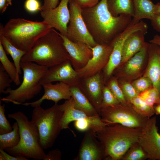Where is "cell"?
<instances>
[{"mask_svg": "<svg viewBox=\"0 0 160 160\" xmlns=\"http://www.w3.org/2000/svg\"><path fill=\"white\" fill-rule=\"evenodd\" d=\"M107 86L120 103L128 102L116 78H113L110 79L108 81Z\"/></svg>", "mask_w": 160, "mask_h": 160, "instance_id": "33", "label": "cell"}, {"mask_svg": "<svg viewBox=\"0 0 160 160\" xmlns=\"http://www.w3.org/2000/svg\"><path fill=\"white\" fill-rule=\"evenodd\" d=\"M148 29L136 31L131 34L124 44L121 64L126 63L140 51L146 43L145 36Z\"/></svg>", "mask_w": 160, "mask_h": 160, "instance_id": "20", "label": "cell"}, {"mask_svg": "<svg viewBox=\"0 0 160 160\" xmlns=\"http://www.w3.org/2000/svg\"><path fill=\"white\" fill-rule=\"evenodd\" d=\"M158 51L159 54V62L160 63V48L158 49Z\"/></svg>", "mask_w": 160, "mask_h": 160, "instance_id": "50", "label": "cell"}, {"mask_svg": "<svg viewBox=\"0 0 160 160\" xmlns=\"http://www.w3.org/2000/svg\"><path fill=\"white\" fill-rule=\"evenodd\" d=\"M158 49L151 50L149 63L144 76L151 80L153 87L160 92V63Z\"/></svg>", "mask_w": 160, "mask_h": 160, "instance_id": "22", "label": "cell"}, {"mask_svg": "<svg viewBox=\"0 0 160 160\" xmlns=\"http://www.w3.org/2000/svg\"><path fill=\"white\" fill-rule=\"evenodd\" d=\"M71 97L75 108L90 116H100L96 109L82 92L77 85L71 86Z\"/></svg>", "mask_w": 160, "mask_h": 160, "instance_id": "23", "label": "cell"}, {"mask_svg": "<svg viewBox=\"0 0 160 160\" xmlns=\"http://www.w3.org/2000/svg\"><path fill=\"white\" fill-rule=\"evenodd\" d=\"M22 156H15L11 155L3 150L0 149V160H28Z\"/></svg>", "mask_w": 160, "mask_h": 160, "instance_id": "41", "label": "cell"}, {"mask_svg": "<svg viewBox=\"0 0 160 160\" xmlns=\"http://www.w3.org/2000/svg\"><path fill=\"white\" fill-rule=\"evenodd\" d=\"M59 106L63 112L60 122L62 129L69 128V124L72 121L81 119L88 120L95 126L103 127L108 125L102 121L100 116H90L76 108L72 97L59 105Z\"/></svg>", "mask_w": 160, "mask_h": 160, "instance_id": "18", "label": "cell"}, {"mask_svg": "<svg viewBox=\"0 0 160 160\" xmlns=\"http://www.w3.org/2000/svg\"><path fill=\"white\" fill-rule=\"evenodd\" d=\"M60 0H44V3L41 7V11L53 9L59 4Z\"/></svg>", "mask_w": 160, "mask_h": 160, "instance_id": "43", "label": "cell"}, {"mask_svg": "<svg viewBox=\"0 0 160 160\" xmlns=\"http://www.w3.org/2000/svg\"><path fill=\"white\" fill-rule=\"evenodd\" d=\"M98 113L108 125L118 124L130 127L142 128L149 119L137 113L128 102L101 109Z\"/></svg>", "mask_w": 160, "mask_h": 160, "instance_id": "8", "label": "cell"}, {"mask_svg": "<svg viewBox=\"0 0 160 160\" xmlns=\"http://www.w3.org/2000/svg\"><path fill=\"white\" fill-rule=\"evenodd\" d=\"M119 103V102L108 86H104L103 90L102 100L100 110L108 107L115 105Z\"/></svg>", "mask_w": 160, "mask_h": 160, "instance_id": "32", "label": "cell"}, {"mask_svg": "<svg viewBox=\"0 0 160 160\" xmlns=\"http://www.w3.org/2000/svg\"><path fill=\"white\" fill-rule=\"evenodd\" d=\"M105 159L104 148L92 129L85 132L76 156L73 160Z\"/></svg>", "mask_w": 160, "mask_h": 160, "instance_id": "15", "label": "cell"}, {"mask_svg": "<svg viewBox=\"0 0 160 160\" xmlns=\"http://www.w3.org/2000/svg\"><path fill=\"white\" fill-rule=\"evenodd\" d=\"M44 90L43 95L38 100L30 103H25L21 105L35 107L41 105L45 100H52L55 104L63 99L68 100L71 97L70 86L61 82L53 84L48 83L42 85Z\"/></svg>", "mask_w": 160, "mask_h": 160, "instance_id": "19", "label": "cell"}, {"mask_svg": "<svg viewBox=\"0 0 160 160\" xmlns=\"http://www.w3.org/2000/svg\"><path fill=\"white\" fill-rule=\"evenodd\" d=\"M137 143L145 153L147 159L160 160V134L156 117L149 119L141 128Z\"/></svg>", "mask_w": 160, "mask_h": 160, "instance_id": "11", "label": "cell"}, {"mask_svg": "<svg viewBox=\"0 0 160 160\" xmlns=\"http://www.w3.org/2000/svg\"><path fill=\"white\" fill-rule=\"evenodd\" d=\"M81 78L70 60L49 68L40 81L41 85L54 81L63 82L70 87L78 85Z\"/></svg>", "mask_w": 160, "mask_h": 160, "instance_id": "13", "label": "cell"}, {"mask_svg": "<svg viewBox=\"0 0 160 160\" xmlns=\"http://www.w3.org/2000/svg\"><path fill=\"white\" fill-rule=\"evenodd\" d=\"M154 110L155 113L157 115H160V104H158V105L155 107Z\"/></svg>", "mask_w": 160, "mask_h": 160, "instance_id": "47", "label": "cell"}, {"mask_svg": "<svg viewBox=\"0 0 160 160\" xmlns=\"http://www.w3.org/2000/svg\"><path fill=\"white\" fill-rule=\"evenodd\" d=\"M69 59L60 33L52 28L38 40L21 61L33 62L49 68Z\"/></svg>", "mask_w": 160, "mask_h": 160, "instance_id": "3", "label": "cell"}, {"mask_svg": "<svg viewBox=\"0 0 160 160\" xmlns=\"http://www.w3.org/2000/svg\"><path fill=\"white\" fill-rule=\"evenodd\" d=\"M149 42L151 43L154 44L160 47V36L156 35L153 39L150 40Z\"/></svg>", "mask_w": 160, "mask_h": 160, "instance_id": "46", "label": "cell"}, {"mask_svg": "<svg viewBox=\"0 0 160 160\" xmlns=\"http://www.w3.org/2000/svg\"><path fill=\"white\" fill-rule=\"evenodd\" d=\"M108 9L111 14L117 17L125 14L132 17L134 15L132 0H108Z\"/></svg>", "mask_w": 160, "mask_h": 160, "instance_id": "25", "label": "cell"}, {"mask_svg": "<svg viewBox=\"0 0 160 160\" xmlns=\"http://www.w3.org/2000/svg\"><path fill=\"white\" fill-rule=\"evenodd\" d=\"M8 3L9 5H12V0H6Z\"/></svg>", "mask_w": 160, "mask_h": 160, "instance_id": "49", "label": "cell"}, {"mask_svg": "<svg viewBox=\"0 0 160 160\" xmlns=\"http://www.w3.org/2000/svg\"><path fill=\"white\" fill-rule=\"evenodd\" d=\"M69 0H61L55 8L41 11L43 21L51 28L59 31L61 34L67 36V28L70 14L68 5Z\"/></svg>", "mask_w": 160, "mask_h": 160, "instance_id": "14", "label": "cell"}, {"mask_svg": "<svg viewBox=\"0 0 160 160\" xmlns=\"http://www.w3.org/2000/svg\"><path fill=\"white\" fill-rule=\"evenodd\" d=\"M147 24L140 20L134 24L131 21L129 25L113 40V48L108 62L104 68L103 75L104 83L111 76L116 69L120 64L124 44L128 37L137 31L148 29Z\"/></svg>", "mask_w": 160, "mask_h": 160, "instance_id": "10", "label": "cell"}, {"mask_svg": "<svg viewBox=\"0 0 160 160\" xmlns=\"http://www.w3.org/2000/svg\"><path fill=\"white\" fill-rule=\"evenodd\" d=\"M150 20L153 29L160 33V13H156Z\"/></svg>", "mask_w": 160, "mask_h": 160, "instance_id": "44", "label": "cell"}, {"mask_svg": "<svg viewBox=\"0 0 160 160\" xmlns=\"http://www.w3.org/2000/svg\"><path fill=\"white\" fill-rule=\"evenodd\" d=\"M134 15L132 19L134 24L143 19L151 20L157 13L156 5L151 0H132Z\"/></svg>", "mask_w": 160, "mask_h": 160, "instance_id": "21", "label": "cell"}, {"mask_svg": "<svg viewBox=\"0 0 160 160\" xmlns=\"http://www.w3.org/2000/svg\"><path fill=\"white\" fill-rule=\"evenodd\" d=\"M74 126L78 130L84 132L92 129L94 126L89 121L85 119H81L74 121Z\"/></svg>", "mask_w": 160, "mask_h": 160, "instance_id": "38", "label": "cell"}, {"mask_svg": "<svg viewBox=\"0 0 160 160\" xmlns=\"http://www.w3.org/2000/svg\"><path fill=\"white\" fill-rule=\"evenodd\" d=\"M132 84L139 94L149 89L152 85L151 80L144 76L134 81Z\"/></svg>", "mask_w": 160, "mask_h": 160, "instance_id": "35", "label": "cell"}, {"mask_svg": "<svg viewBox=\"0 0 160 160\" xmlns=\"http://www.w3.org/2000/svg\"><path fill=\"white\" fill-rule=\"evenodd\" d=\"M108 0H101L92 7L82 8L88 30L97 44L111 42L131 23L132 17L125 14L115 17L109 11Z\"/></svg>", "mask_w": 160, "mask_h": 160, "instance_id": "1", "label": "cell"}, {"mask_svg": "<svg viewBox=\"0 0 160 160\" xmlns=\"http://www.w3.org/2000/svg\"><path fill=\"white\" fill-rule=\"evenodd\" d=\"M6 53L0 42V61L5 71L12 81L16 85L20 84L19 75L14 64L11 62L7 56Z\"/></svg>", "mask_w": 160, "mask_h": 160, "instance_id": "28", "label": "cell"}, {"mask_svg": "<svg viewBox=\"0 0 160 160\" xmlns=\"http://www.w3.org/2000/svg\"><path fill=\"white\" fill-rule=\"evenodd\" d=\"M12 130L10 132L0 135V149L14 147L19 143L20 140L19 128L16 121L12 126Z\"/></svg>", "mask_w": 160, "mask_h": 160, "instance_id": "27", "label": "cell"}, {"mask_svg": "<svg viewBox=\"0 0 160 160\" xmlns=\"http://www.w3.org/2000/svg\"><path fill=\"white\" fill-rule=\"evenodd\" d=\"M113 45V40L108 44H97L93 47L89 46L92 51V57L85 66L76 71L81 79L91 77L104 69L108 62Z\"/></svg>", "mask_w": 160, "mask_h": 160, "instance_id": "12", "label": "cell"}, {"mask_svg": "<svg viewBox=\"0 0 160 160\" xmlns=\"http://www.w3.org/2000/svg\"><path fill=\"white\" fill-rule=\"evenodd\" d=\"M9 5L6 0H0V10L1 13L4 12Z\"/></svg>", "mask_w": 160, "mask_h": 160, "instance_id": "45", "label": "cell"}, {"mask_svg": "<svg viewBox=\"0 0 160 160\" xmlns=\"http://www.w3.org/2000/svg\"><path fill=\"white\" fill-rule=\"evenodd\" d=\"M105 149V159L119 160L137 143L141 128L130 127L118 124L96 127L92 129Z\"/></svg>", "mask_w": 160, "mask_h": 160, "instance_id": "2", "label": "cell"}, {"mask_svg": "<svg viewBox=\"0 0 160 160\" xmlns=\"http://www.w3.org/2000/svg\"><path fill=\"white\" fill-rule=\"evenodd\" d=\"M52 28L43 21L13 18L4 26L0 25V35L4 36L15 47L27 52Z\"/></svg>", "mask_w": 160, "mask_h": 160, "instance_id": "4", "label": "cell"}, {"mask_svg": "<svg viewBox=\"0 0 160 160\" xmlns=\"http://www.w3.org/2000/svg\"><path fill=\"white\" fill-rule=\"evenodd\" d=\"M8 117L17 122L20 140L15 147L4 150L15 156L43 160L46 154L40 145L39 134L36 125L29 121L27 116L21 111L9 113Z\"/></svg>", "mask_w": 160, "mask_h": 160, "instance_id": "5", "label": "cell"}, {"mask_svg": "<svg viewBox=\"0 0 160 160\" xmlns=\"http://www.w3.org/2000/svg\"><path fill=\"white\" fill-rule=\"evenodd\" d=\"M24 6L25 9L30 12L34 13L41 11V7L38 0H26Z\"/></svg>", "mask_w": 160, "mask_h": 160, "instance_id": "39", "label": "cell"}, {"mask_svg": "<svg viewBox=\"0 0 160 160\" xmlns=\"http://www.w3.org/2000/svg\"><path fill=\"white\" fill-rule=\"evenodd\" d=\"M130 103L134 110L144 117L149 119L155 113L154 108L148 105L138 96L134 98Z\"/></svg>", "mask_w": 160, "mask_h": 160, "instance_id": "29", "label": "cell"}, {"mask_svg": "<svg viewBox=\"0 0 160 160\" xmlns=\"http://www.w3.org/2000/svg\"><path fill=\"white\" fill-rule=\"evenodd\" d=\"M63 114L57 104L46 109L41 105L34 107L31 121L37 127L40 144L44 150L52 147L62 130L60 122Z\"/></svg>", "mask_w": 160, "mask_h": 160, "instance_id": "7", "label": "cell"}, {"mask_svg": "<svg viewBox=\"0 0 160 160\" xmlns=\"http://www.w3.org/2000/svg\"><path fill=\"white\" fill-rule=\"evenodd\" d=\"M138 96L148 106L153 108L160 99V92L154 88H150L140 93Z\"/></svg>", "mask_w": 160, "mask_h": 160, "instance_id": "30", "label": "cell"}, {"mask_svg": "<svg viewBox=\"0 0 160 160\" xmlns=\"http://www.w3.org/2000/svg\"><path fill=\"white\" fill-rule=\"evenodd\" d=\"M70 17L67 28V36L74 42L84 43L93 47L97 44L89 32L83 18L82 8L73 0H69Z\"/></svg>", "mask_w": 160, "mask_h": 160, "instance_id": "9", "label": "cell"}, {"mask_svg": "<svg viewBox=\"0 0 160 160\" xmlns=\"http://www.w3.org/2000/svg\"><path fill=\"white\" fill-rule=\"evenodd\" d=\"M156 11L157 13H160V2H159L155 4Z\"/></svg>", "mask_w": 160, "mask_h": 160, "instance_id": "48", "label": "cell"}, {"mask_svg": "<svg viewBox=\"0 0 160 160\" xmlns=\"http://www.w3.org/2000/svg\"><path fill=\"white\" fill-rule=\"evenodd\" d=\"M147 159L144 151L137 143L132 146L123 157V160H142Z\"/></svg>", "mask_w": 160, "mask_h": 160, "instance_id": "31", "label": "cell"}, {"mask_svg": "<svg viewBox=\"0 0 160 160\" xmlns=\"http://www.w3.org/2000/svg\"><path fill=\"white\" fill-rule=\"evenodd\" d=\"M0 42L7 54H9L11 57L14 63L19 74L22 73L20 67L21 59L26 52L22 50L12 44L5 37L0 35Z\"/></svg>", "mask_w": 160, "mask_h": 160, "instance_id": "26", "label": "cell"}, {"mask_svg": "<svg viewBox=\"0 0 160 160\" xmlns=\"http://www.w3.org/2000/svg\"><path fill=\"white\" fill-rule=\"evenodd\" d=\"M127 102L130 103L131 100L139 95L132 84L127 82L122 83L120 86Z\"/></svg>", "mask_w": 160, "mask_h": 160, "instance_id": "37", "label": "cell"}, {"mask_svg": "<svg viewBox=\"0 0 160 160\" xmlns=\"http://www.w3.org/2000/svg\"><path fill=\"white\" fill-rule=\"evenodd\" d=\"M81 8L90 7L97 4L101 0H73Z\"/></svg>", "mask_w": 160, "mask_h": 160, "instance_id": "42", "label": "cell"}, {"mask_svg": "<svg viewBox=\"0 0 160 160\" xmlns=\"http://www.w3.org/2000/svg\"><path fill=\"white\" fill-rule=\"evenodd\" d=\"M20 65L23 73L22 83L15 89L7 88L5 94L8 95L1 99V101L21 105L34 98L41 91L43 87L40 82L49 68L32 62L21 61Z\"/></svg>", "mask_w": 160, "mask_h": 160, "instance_id": "6", "label": "cell"}, {"mask_svg": "<svg viewBox=\"0 0 160 160\" xmlns=\"http://www.w3.org/2000/svg\"><path fill=\"white\" fill-rule=\"evenodd\" d=\"M149 44L146 43L140 51L126 62L124 71L127 75L132 77L139 72L147 53Z\"/></svg>", "mask_w": 160, "mask_h": 160, "instance_id": "24", "label": "cell"}, {"mask_svg": "<svg viewBox=\"0 0 160 160\" xmlns=\"http://www.w3.org/2000/svg\"><path fill=\"white\" fill-rule=\"evenodd\" d=\"M0 104V135L7 133L12 130V127L5 115V105Z\"/></svg>", "mask_w": 160, "mask_h": 160, "instance_id": "34", "label": "cell"}, {"mask_svg": "<svg viewBox=\"0 0 160 160\" xmlns=\"http://www.w3.org/2000/svg\"><path fill=\"white\" fill-rule=\"evenodd\" d=\"M104 83L101 71L89 77L81 79L77 85L98 113L102 100Z\"/></svg>", "mask_w": 160, "mask_h": 160, "instance_id": "16", "label": "cell"}, {"mask_svg": "<svg viewBox=\"0 0 160 160\" xmlns=\"http://www.w3.org/2000/svg\"><path fill=\"white\" fill-rule=\"evenodd\" d=\"M12 81L5 71L2 65L0 63V94H5V90L10 86Z\"/></svg>", "mask_w": 160, "mask_h": 160, "instance_id": "36", "label": "cell"}, {"mask_svg": "<svg viewBox=\"0 0 160 160\" xmlns=\"http://www.w3.org/2000/svg\"><path fill=\"white\" fill-rule=\"evenodd\" d=\"M60 34L69 55V60L73 67L76 71L81 69L92 57V49L84 43L73 41L66 36L60 33Z\"/></svg>", "mask_w": 160, "mask_h": 160, "instance_id": "17", "label": "cell"}, {"mask_svg": "<svg viewBox=\"0 0 160 160\" xmlns=\"http://www.w3.org/2000/svg\"><path fill=\"white\" fill-rule=\"evenodd\" d=\"M62 152L59 149L52 150L48 152L46 154L43 160H61Z\"/></svg>", "mask_w": 160, "mask_h": 160, "instance_id": "40", "label": "cell"}]
</instances>
